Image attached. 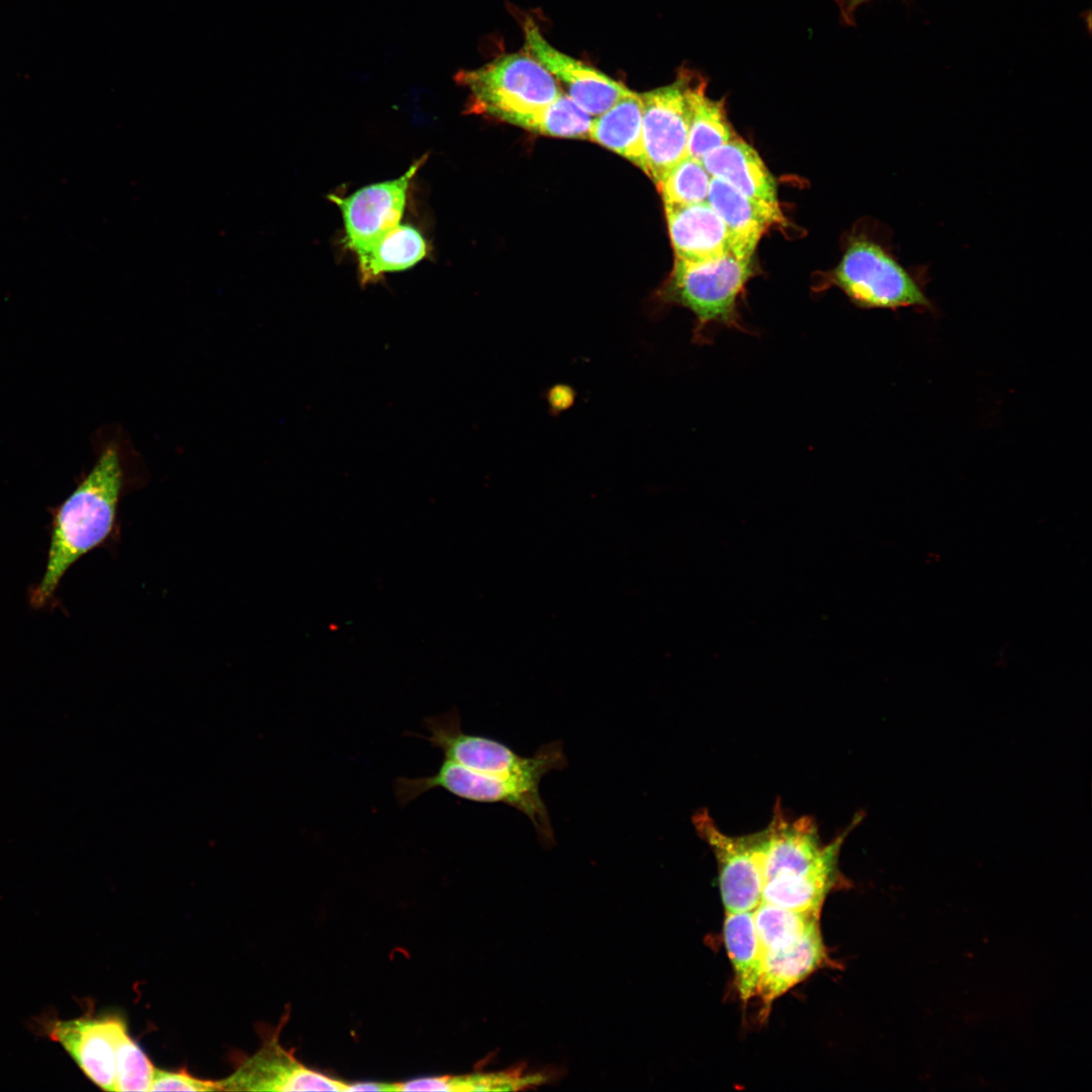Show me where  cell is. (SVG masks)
I'll use <instances>...</instances> for the list:
<instances>
[{
    "instance_id": "obj_1",
    "label": "cell",
    "mask_w": 1092,
    "mask_h": 1092,
    "mask_svg": "<svg viewBox=\"0 0 1092 1092\" xmlns=\"http://www.w3.org/2000/svg\"><path fill=\"white\" fill-rule=\"evenodd\" d=\"M122 486L120 453L114 444H108L75 489L61 504L49 509L50 543L44 570L40 580L28 590L32 609L54 605L68 570L112 538Z\"/></svg>"
},
{
    "instance_id": "obj_2",
    "label": "cell",
    "mask_w": 1092,
    "mask_h": 1092,
    "mask_svg": "<svg viewBox=\"0 0 1092 1092\" xmlns=\"http://www.w3.org/2000/svg\"><path fill=\"white\" fill-rule=\"evenodd\" d=\"M754 274L753 258L733 252L704 262L675 258L658 297L662 303L689 309L695 317L693 340L706 344L717 327L749 333L740 313V300Z\"/></svg>"
},
{
    "instance_id": "obj_3",
    "label": "cell",
    "mask_w": 1092,
    "mask_h": 1092,
    "mask_svg": "<svg viewBox=\"0 0 1092 1092\" xmlns=\"http://www.w3.org/2000/svg\"><path fill=\"white\" fill-rule=\"evenodd\" d=\"M928 282L926 266L904 265L888 245L864 235L849 243L828 281L859 308L934 312Z\"/></svg>"
},
{
    "instance_id": "obj_4",
    "label": "cell",
    "mask_w": 1092,
    "mask_h": 1092,
    "mask_svg": "<svg viewBox=\"0 0 1092 1092\" xmlns=\"http://www.w3.org/2000/svg\"><path fill=\"white\" fill-rule=\"evenodd\" d=\"M455 81L469 92V113L505 122L515 115L536 112L563 93L551 74L526 51L461 70Z\"/></svg>"
},
{
    "instance_id": "obj_5",
    "label": "cell",
    "mask_w": 1092,
    "mask_h": 1092,
    "mask_svg": "<svg viewBox=\"0 0 1092 1092\" xmlns=\"http://www.w3.org/2000/svg\"><path fill=\"white\" fill-rule=\"evenodd\" d=\"M539 784L519 777L475 771L443 759L434 775L413 779L397 778L394 791L401 806L437 788L471 802L510 805L531 820L540 841L551 845L555 841L554 833L547 808L540 796Z\"/></svg>"
},
{
    "instance_id": "obj_6",
    "label": "cell",
    "mask_w": 1092,
    "mask_h": 1092,
    "mask_svg": "<svg viewBox=\"0 0 1092 1092\" xmlns=\"http://www.w3.org/2000/svg\"><path fill=\"white\" fill-rule=\"evenodd\" d=\"M424 725L429 735L422 738L440 749L445 760L475 771L540 783L549 771L567 765L560 741L541 745L533 756L523 757L499 741L465 733L455 708L426 718Z\"/></svg>"
},
{
    "instance_id": "obj_7",
    "label": "cell",
    "mask_w": 1092,
    "mask_h": 1092,
    "mask_svg": "<svg viewBox=\"0 0 1092 1092\" xmlns=\"http://www.w3.org/2000/svg\"><path fill=\"white\" fill-rule=\"evenodd\" d=\"M694 78L680 72L673 83L640 94L644 172L655 184L687 156Z\"/></svg>"
},
{
    "instance_id": "obj_8",
    "label": "cell",
    "mask_w": 1092,
    "mask_h": 1092,
    "mask_svg": "<svg viewBox=\"0 0 1092 1092\" xmlns=\"http://www.w3.org/2000/svg\"><path fill=\"white\" fill-rule=\"evenodd\" d=\"M692 824L716 857L725 911L754 910L761 902L763 888L762 830L746 835H728L717 826L705 808L694 813Z\"/></svg>"
},
{
    "instance_id": "obj_9",
    "label": "cell",
    "mask_w": 1092,
    "mask_h": 1092,
    "mask_svg": "<svg viewBox=\"0 0 1092 1092\" xmlns=\"http://www.w3.org/2000/svg\"><path fill=\"white\" fill-rule=\"evenodd\" d=\"M425 158L412 164L397 179L368 185L348 197L330 196L341 210L346 245L356 254L358 263L381 237L399 223L410 182Z\"/></svg>"
},
{
    "instance_id": "obj_10",
    "label": "cell",
    "mask_w": 1092,
    "mask_h": 1092,
    "mask_svg": "<svg viewBox=\"0 0 1092 1092\" xmlns=\"http://www.w3.org/2000/svg\"><path fill=\"white\" fill-rule=\"evenodd\" d=\"M217 1083L220 1091H347L348 1086L304 1066L280 1044L275 1033Z\"/></svg>"
},
{
    "instance_id": "obj_11",
    "label": "cell",
    "mask_w": 1092,
    "mask_h": 1092,
    "mask_svg": "<svg viewBox=\"0 0 1092 1092\" xmlns=\"http://www.w3.org/2000/svg\"><path fill=\"white\" fill-rule=\"evenodd\" d=\"M526 52L557 81L563 93L589 115L599 116L630 92L624 84L554 48L530 18L524 23Z\"/></svg>"
},
{
    "instance_id": "obj_12",
    "label": "cell",
    "mask_w": 1092,
    "mask_h": 1092,
    "mask_svg": "<svg viewBox=\"0 0 1092 1092\" xmlns=\"http://www.w3.org/2000/svg\"><path fill=\"white\" fill-rule=\"evenodd\" d=\"M862 818L863 815L857 813L851 823L828 843L823 856L809 869L778 873L765 879L761 901L795 911L820 913L827 893L839 876L838 856L841 846Z\"/></svg>"
},
{
    "instance_id": "obj_13",
    "label": "cell",
    "mask_w": 1092,
    "mask_h": 1092,
    "mask_svg": "<svg viewBox=\"0 0 1092 1092\" xmlns=\"http://www.w3.org/2000/svg\"><path fill=\"white\" fill-rule=\"evenodd\" d=\"M115 1016L55 1020L49 1036L61 1043L85 1075L106 1091L115 1089Z\"/></svg>"
},
{
    "instance_id": "obj_14",
    "label": "cell",
    "mask_w": 1092,
    "mask_h": 1092,
    "mask_svg": "<svg viewBox=\"0 0 1092 1092\" xmlns=\"http://www.w3.org/2000/svg\"><path fill=\"white\" fill-rule=\"evenodd\" d=\"M664 209L675 258L704 262L729 252L737 254L731 232L707 201L665 204Z\"/></svg>"
},
{
    "instance_id": "obj_15",
    "label": "cell",
    "mask_w": 1092,
    "mask_h": 1092,
    "mask_svg": "<svg viewBox=\"0 0 1092 1092\" xmlns=\"http://www.w3.org/2000/svg\"><path fill=\"white\" fill-rule=\"evenodd\" d=\"M827 963L819 925L797 940L763 952L756 995L767 1015L772 1003Z\"/></svg>"
},
{
    "instance_id": "obj_16",
    "label": "cell",
    "mask_w": 1092,
    "mask_h": 1092,
    "mask_svg": "<svg viewBox=\"0 0 1092 1092\" xmlns=\"http://www.w3.org/2000/svg\"><path fill=\"white\" fill-rule=\"evenodd\" d=\"M707 202L731 232L736 252L742 257L753 258L762 235L784 221L779 204L751 199L715 177H711Z\"/></svg>"
},
{
    "instance_id": "obj_17",
    "label": "cell",
    "mask_w": 1092,
    "mask_h": 1092,
    "mask_svg": "<svg viewBox=\"0 0 1092 1092\" xmlns=\"http://www.w3.org/2000/svg\"><path fill=\"white\" fill-rule=\"evenodd\" d=\"M702 164L710 174L741 194L779 204L777 183L758 153L740 136L707 153Z\"/></svg>"
},
{
    "instance_id": "obj_18",
    "label": "cell",
    "mask_w": 1092,
    "mask_h": 1092,
    "mask_svg": "<svg viewBox=\"0 0 1092 1092\" xmlns=\"http://www.w3.org/2000/svg\"><path fill=\"white\" fill-rule=\"evenodd\" d=\"M588 138L645 169L642 142V100L630 90L593 119Z\"/></svg>"
},
{
    "instance_id": "obj_19",
    "label": "cell",
    "mask_w": 1092,
    "mask_h": 1092,
    "mask_svg": "<svg viewBox=\"0 0 1092 1092\" xmlns=\"http://www.w3.org/2000/svg\"><path fill=\"white\" fill-rule=\"evenodd\" d=\"M723 937L733 966L740 998L747 1002L755 997L763 961L752 911L726 912Z\"/></svg>"
},
{
    "instance_id": "obj_20",
    "label": "cell",
    "mask_w": 1092,
    "mask_h": 1092,
    "mask_svg": "<svg viewBox=\"0 0 1092 1092\" xmlns=\"http://www.w3.org/2000/svg\"><path fill=\"white\" fill-rule=\"evenodd\" d=\"M691 120L687 156L702 161L710 151L737 136L728 120L724 99L714 100L706 94V81L696 79L689 91Z\"/></svg>"
},
{
    "instance_id": "obj_21",
    "label": "cell",
    "mask_w": 1092,
    "mask_h": 1092,
    "mask_svg": "<svg viewBox=\"0 0 1092 1092\" xmlns=\"http://www.w3.org/2000/svg\"><path fill=\"white\" fill-rule=\"evenodd\" d=\"M426 254L427 246L421 233L411 225L398 223L381 237L365 259L358 263L361 282L372 283L387 272L413 267Z\"/></svg>"
},
{
    "instance_id": "obj_22",
    "label": "cell",
    "mask_w": 1092,
    "mask_h": 1092,
    "mask_svg": "<svg viewBox=\"0 0 1092 1092\" xmlns=\"http://www.w3.org/2000/svg\"><path fill=\"white\" fill-rule=\"evenodd\" d=\"M523 1070L424 1077L396 1082L393 1086L394 1091H504L532 1088L545 1080L542 1074H525Z\"/></svg>"
},
{
    "instance_id": "obj_23",
    "label": "cell",
    "mask_w": 1092,
    "mask_h": 1092,
    "mask_svg": "<svg viewBox=\"0 0 1092 1092\" xmlns=\"http://www.w3.org/2000/svg\"><path fill=\"white\" fill-rule=\"evenodd\" d=\"M508 123L555 138H588L593 118L562 93L548 106L529 114L515 115Z\"/></svg>"
},
{
    "instance_id": "obj_24",
    "label": "cell",
    "mask_w": 1092,
    "mask_h": 1092,
    "mask_svg": "<svg viewBox=\"0 0 1092 1092\" xmlns=\"http://www.w3.org/2000/svg\"><path fill=\"white\" fill-rule=\"evenodd\" d=\"M753 918L763 952L789 944L819 925V913L795 911L762 901L753 910Z\"/></svg>"
},
{
    "instance_id": "obj_25",
    "label": "cell",
    "mask_w": 1092,
    "mask_h": 1092,
    "mask_svg": "<svg viewBox=\"0 0 1092 1092\" xmlns=\"http://www.w3.org/2000/svg\"><path fill=\"white\" fill-rule=\"evenodd\" d=\"M114 1041L116 1091H150L155 1067L118 1016L114 1019Z\"/></svg>"
},
{
    "instance_id": "obj_26",
    "label": "cell",
    "mask_w": 1092,
    "mask_h": 1092,
    "mask_svg": "<svg viewBox=\"0 0 1092 1092\" xmlns=\"http://www.w3.org/2000/svg\"><path fill=\"white\" fill-rule=\"evenodd\" d=\"M711 176L702 161L686 156L656 184L664 205L706 202Z\"/></svg>"
},
{
    "instance_id": "obj_27",
    "label": "cell",
    "mask_w": 1092,
    "mask_h": 1092,
    "mask_svg": "<svg viewBox=\"0 0 1092 1092\" xmlns=\"http://www.w3.org/2000/svg\"><path fill=\"white\" fill-rule=\"evenodd\" d=\"M150 1091H220L217 1081L198 1079L186 1070L155 1068Z\"/></svg>"
},
{
    "instance_id": "obj_28",
    "label": "cell",
    "mask_w": 1092,
    "mask_h": 1092,
    "mask_svg": "<svg viewBox=\"0 0 1092 1092\" xmlns=\"http://www.w3.org/2000/svg\"><path fill=\"white\" fill-rule=\"evenodd\" d=\"M347 1091H394L393 1083L355 1082L348 1083Z\"/></svg>"
},
{
    "instance_id": "obj_29",
    "label": "cell",
    "mask_w": 1092,
    "mask_h": 1092,
    "mask_svg": "<svg viewBox=\"0 0 1092 1092\" xmlns=\"http://www.w3.org/2000/svg\"><path fill=\"white\" fill-rule=\"evenodd\" d=\"M870 1H872V0H846L845 8H846L848 13L853 12L858 6H860L861 4H864L867 2H870Z\"/></svg>"
}]
</instances>
